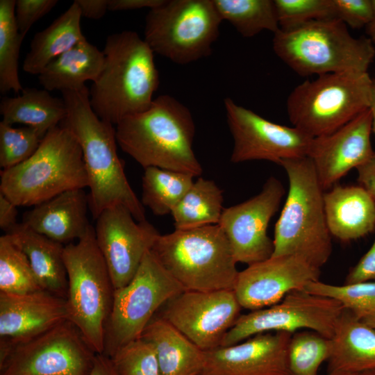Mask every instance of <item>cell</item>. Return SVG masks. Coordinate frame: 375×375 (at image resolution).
<instances>
[{
	"mask_svg": "<svg viewBox=\"0 0 375 375\" xmlns=\"http://www.w3.org/2000/svg\"><path fill=\"white\" fill-rule=\"evenodd\" d=\"M67 116L61 125L69 129L81 147L94 219L107 208L125 206L138 221L146 219L144 207L131 188L117 151L113 124L99 118L90 102V90L62 91Z\"/></svg>",
	"mask_w": 375,
	"mask_h": 375,
	"instance_id": "1",
	"label": "cell"
},
{
	"mask_svg": "<svg viewBox=\"0 0 375 375\" xmlns=\"http://www.w3.org/2000/svg\"><path fill=\"white\" fill-rule=\"evenodd\" d=\"M115 130L121 149L144 169L154 167L194 177L202 174L193 150L192 115L176 98L157 97L147 110L123 118Z\"/></svg>",
	"mask_w": 375,
	"mask_h": 375,
	"instance_id": "2",
	"label": "cell"
},
{
	"mask_svg": "<svg viewBox=\"0 0 375 375\" xmlns=\"http://www.w3.org/2000/svg\"><path fill=\"white\" fill-rule=\"evenodd\" d=\"M103 68L90 90L96 115L117 125L151 105L160 83L153 52L139 34L123 31L107 37Z\"/></svg>",
	"mask_w": 375,
	"mask_h": 375,
	"instance_id": "3",
	"label": "cell"
},
{
	"mask_svg": "<svg viewBox=\"0 0 375 375\" xmlns=\"http://www.w3.org/2000/svg\"><path fill=\"white\" fill-rule=\"evenodd\" d=\"M288 192L275 224L272 256L294 255L321 268L328 260L332 239L324 208V192L311 160H284Z\"/></svg>",
	"mask_w": 375,
	"mask_h": 375,
	"instance_id": "4",
	"label": "cell"
},
{
	"mask_svg": "<svg viewBox=\"0 0 375 375\" xmlns=\"http://www.w3.org/2000/svg\"><path fill=\"white\" fill-rule=\"evenodd\" d=\"M275 54L301 76L368 72L375 49L368 38H356L335 19L312 21L274 34Z\"/></svg>",
	"mask_w": 375,
	"mask_h": 375,
	"instance_id": "5",
	"label": "cell"
},
{
	"mask_svg": "<svg viewBox=\"0 0 375 375\" xmlns=\"http://www.w3.org/2000/svg\"><path fill=\"white\" fill-rule=\"evenodd\" d=\"M0 192L17 206H35L62 192L88 187L78 140L60 124L24 162L1 171Z\"/></svg>",
	"mask_w": 375,
	"mask_h": 375,
	"instance_id": "6",
	"label": "cell"
},
{
	"mask_svg": "<svg viewBox=\"0 0 375 375\" xmlns=\"http://www.w3.org/2000/svg\"><path fill=\"white\" fill-rule=\"evenodd\" d=\"M151 251L185 290L234 288L238 262L219 224L160 235Z\"/></svg>",
	"mask_w": 375,
	"mask_h": 375,
	"instance_id": "7",
	"label": "cell"
},
{
	"mask_svg": "<svg viewBox=\"0 0 375 375\" xmlns=\"http://www.w3.org/2000/svg\"><path fill=\"white\" fill-rule=\"evenodd\" d=\"M64 260L68 319L97 354L103 353L106 326L115 289L93 226L76 242L65 245Z\"/></svg>",
	"mask_w": 375,
	"mask_h": 375,
	"instance_id": "8",
	"label": "cell"
},
{
	"mask_svg": "<svg viewBox=\"0 0 375 375\" xmlns=\"http://www.w3.org/2000/svg\"><path fill=\"white\" fill-rule=\"evenodd\" d=\"M372 82L368 72H353L305 81L287 98L290 122L312 138L331 133L369 108Z\"/></svg>",
	"mask_w": 375,
	"mask_h": 375,
	"instance_id": "9",
	"label": "cell"
},
{
	"mask_svg": "<svg viewBox=\"0 0 375 375\" xmlns=\"http://www.w3.org/2000/svg\"><path fill=\"white\" fill-rule=\"evenodd\" d=\"M222 21L213 0H164L147 13L144 40L153 53L188 65L211 54Z\"/></svg>",
	"mask_w": 375,
	"mask_h": 375,
	"instance_id": "10",
	"label": "cell"
},
{
	"mask_svg": "<svg viewBox=\"0 0 375 375\" xmlns=\"http://www.w3.org/2000/svg\"><path fill=\"white\" fill-rule=\"evenodd\" d=\"M185 290L152 251H147L131 281L114 290L103 354L110 357L119 347L139 339L156 312Z\"/></svg>",
	"mask_w": 375,
	"mask_h": 375,
	"instance_id": "11",
	"label": "cell"
},
{
	"mask_svg": "<svg viewBox=\"0 0 375 375\" xmlns=\"http://www.w3.org/2000/svg\"><path fill=\"white\" fill-rule=\"evenodd\" d=\"M96 355L67 319L24 342L0 338V375H89Z\"/></svg>",
	"mask_w": 375,
	"mask_h": 375,
	"instance_id": "12",
	"label": "cell"
},
{
	"mask_svg": "<svg viewBox=\"0 0 375 375\" xmlns=\"http://www.w3.org/2000/svg\"><path fill=\"white\" fill-rule=\"evenodd\" d=\"M344 309L334 299L304 290H294L274 305L241 315L221 346H231L259 333L284 331L293 334L302 328L331 338Z\"/></svg>",
	"mask_w": 375,
	"mask_h": 375,
	"instance_id": "13",
	"label": "cell"
},
{
	"mask_svg": "<svg viewBox=\"0 0 375 375\" xmlns=\"http://www.w3.org/2000/svg\"><path fill=\"white\" fill-rule=\"evenodd\" d=\"M224 105L233 139L232 162L263 160L280 165L284 160L308 156L313 138L307 133L272 122L229 97Z\"/></svg>",
	"mask_w": 375,
	"mask_h": 375,
	"instance_id": "14",
	"label": "cell"
},
{
	"mask_svg": "<svg viewBox=\"0 0 375 375\" xmlns=\"http://www.w3.org/2000/svg\"><path fill=\"white\" fill-rule=\"evenodd\" d=\"M241 308L233 290H185L160 308L159 317L206 351L221 346Z\"/></svg>",
	"mask_w": 375,
	"mask_h": 375,
	"instance_id": "15",
	"label": "cell"
},
{
	"mask_svg": "<svg viewBox=\"0 0 375 375\" xmlns=\"http://www.w3.org/2000/svg\"><path fill=\"white\" fill-rule=\"evenodd\" d=\"M94 228L98 247L109 270L114 289L128 284L144 256L160 235L147 219L138 222L125 206L106 208Z\"/></svg>",
	"mask_w": 375,
	"mask_h": 375,
	"instance_id": "16",
	"label": "cell"
},
{
	"mask_svg": "<svg viewBox=\"0 0 375 375\" xmlns=\"http://www.w3.org/2000/svg\"><path fill=\"white\" fill-rule=\"evenodd\" d=\"M285 193L281 182L270 176L258 194L224 208L218 224L228 240L237 262L250 265L272 257L274 243L267 235V227Z\"/></svg>",
	"mask_w": 375,
	"mask_h": 375,
	"instance_id": "17",
	"label": "cell"
},
{
	"mask_svg": "<svg viewBox=\"0 0 375 375\" xmlns=\"http://www.w3.org/2000/svg\"><path fill=\"white\" fill-rule=\"evenodd\" d=\"M319 276L320 269L301 257L272 256L239 272L233 291L242 308L255 310L278 303L292 291L304 290Z\"/></svg>",
	"mask_w": 375,
	"mask_h": 375,
	"instance_id": "18",
	"label": "cell"
},
{
	"mask_svg": "<svg viewBox=\"0 0 375 375\" xmlns=\"http://www.w3.org/2000/svg\"><path fill=\"white\" fill-rule=\"evenodd\" d=\"M372 131L368 108L334 132L313 138L308 157L324 190L374 156Z\"/></svg>",
	"mask_w": 375,
	"mask_h": 375,
	"instance_id": "19",
	"label": "cell"
},
{
	"mask_svg": "<svg viewBox=\"0 0 375 375\" xmlns=\"http://www.w3.org/2000/svg\"><path fill=\"white\" fill-rule=\"evenodd\" d=\"M292 335L262 333L243 342L206 351L200 375H291L288 349Z\"/></svg>",
	"mask_w": 375,
	"mask_h": 375,
	"instance_id": "20",
	"label": "cell"
},
{
	"mask_svg": "<svg viewBox=\"0 0 375 375\" xmlns=\"http://www.w3.org/2000/svg\"><path fill=\"white\" fill-rule=\"evenodd\" d=\"M68 319L66 299L41 290L0 292V338L12 343L31 339Z\"/></svg>",
	"mask_w": 375,
	"mask_h": 375,
	"instance_id": "21",
	"label": "cell"
},
{
	"mask_svg": "<svg viewBox=\"0 0 375 375\" xmlns=\"http://www.w3.org/2000/svg\"><path fill=\"white\" fill-rule=\"evenodd\" d=\"M89 196L83 189L62 192L24 213L22 224L62 244L85 236L92 226L88 220Z\"/></svg>",
	"mask_w": 375,
	"mask_h": 375,
	"instance_id": "22",
	"label": "cell"
},
{
	"mask_svg": "<svg viewBox=\"0 0 375 375\" xmlns=\"http://www.w3.org/2000/svg\"><path fill=\"white\" fill-rule=\"evenodd\" d=\"M324 199L332 236L347 242L375 231V200L360 185H334Z\"/></svg>",
	"mask_w": 375,
	"mask_h": 375,
	"instance_id": "23",
	"label": "cell"
},
{
	"mask_svg": "<svg viewBox=\"0 0 375 375\" xmlns=\"http://www.w3.org/2000/svg\"><path fill=\"white\" fill-rule=\"evenodd\" d=\"M330 340L328 373L375 370V329L354 312L344 309Z\"/></svg>",
	"mask_w": 375,
	"mask_h": 375,
	"instance_id": "24",
	"label": "cell"
},
{
	"mask_svg": "<svg viewBox=\"0 0 375 375\" xmlns=\"http://www.w3.org/2000/svg\"><path fill=\"white\" fill-rule=\"evenodd\" d=\"M140 338L153 347L161 375L201 374L205 351L162 317H153Z\"/></svg>",
	"mask_w": 375,
	"mask_h": 375,
	"instance_id": "25",
	"label": "cell"
},
{
	"mask_svg": "<svg viewBox=\"0 0 375 375\" xmlns=\"http://www.w3.org/2000/svg\"><path fill=\"white\" fill-rule=\"evenodd\" d=\"M7 235L27 256L42 290L66 299L65 245L19 223Z\"/></svg>",
	"mask_w": 375,
	"mask_h": 375,
	"instance_id": "26",
	"label": "cell"
},
{
	"mask_svg": "<svg viewBox=\"0 0 375 375\" xmlns=\"http://www.w3.org/2000/svg\"><path fill=\"white\" fill-rule=\"evenodd\" d=\"M104 62L103 51L85 38L53 60L38 76V80L49 92L79 90L86 81L98 78Z\"/></svg>",
	"mask_w": 375,
	"mask_h": 375,
	"instance_id": "27",
	"label": "cell"
},
{
	"mask_svg": "<svg viewBox=\"0 0 375 375\" xmlns=\"http://www.w3.org/2000/svg\"><path fill=\"white\" fill-rule=\"evenodd\" d=\"M81 12L74 1L45 29L37 33L23 62V70L39 75L56 58L85 39L81 27Z\"/></svg>",
	"mask_w": 375,
	"mask_h": 375,
	"instance_id": "28",
	"label": "cell"
},
{
	"mask_svg": "<svg viewBox=\"0 0 375 375\" xmlns=\"http://www.w3.org/2000/svg\"><path fill=\"white\" fill-rule=\"evenodd\" d=\"M0 113L4 123L33 127L45 136L66 118L67 107L62 99L44 89L27 88L17 97L3 98Z\"/></svg>",
	"mask_w": 375,
	"mask_h": 375,
	"instance_id": "29",
	"label": "cell"
},
{
	"mask_svg": "<svg viewBox=\"0 0 375 375\" xmlns=\"http://www.w3.org/2000/svg\"><path fill=\"white\" fill-rule=\"evenodd\" d=\"M223 191L212 180L199 177L173 209L175 230L218 224L224 210Z\"/></svg>",
	"mask_w": 375,
	"mask_h": 375,
	"instance_id": "30",
	"label": "cell"
},
{
	"mask_svg": "<svg viewBox=\"0 0 375 375\" xmlns=\"http://www.w3.org/2000/svg\"><path fill=\"white\" fill-rule=\"evenodd\" d=\"M191 174L150 167L142 178L141 203L156 215L171 214L192 185Z\"/></svg>",
	"mask_w": 375,
	"mask_h": 375,
	"instance_id": "31",
	"label": "cell"
},
{
	"mask_svg": "<svg viewBox=\"0 0 375 375\" xmlns=\"http://www.w3.org/2000/svg\"><path fill=\"white\" fill-rule=\"evenodd\" d=\"M222 20L228 21L244 38L262 31L279 29L274 0H213Z\"/></svg>",
	"mask_w": 375,
	"mask_h": 375,
	"instance_id": "32",
	"label": "cell"
},
{
	"mask_svg": "<svg viewBox=\"0 0 375 375\" xmlns=\"http://www.w3.org/2000/svg\"><path fill=\"white\" fill-rule=\"evenodd\" d=\"M15 0L0 1V92L23 91L18 74V60L24 38L15 19Z\"/></svg>",
	"mask_w": 375,
	"mask_h": 375,
	"instance_id": "33",
	"label": "cell"
},
{
	"mask_svg": "<svg viewBox=\"0 0 375 375\" xmlns=\"http://www.w3.org/2000/svg\"><path fill=\"white\" fill-rule=\"evenodd\" d=\"M42 290L25 253L7 234L0 237V292L22 294Z\"/></svg>",
	"mask_w": 375,
	"mask_h": 375,
	"instance_id": "34",
	"label": "cell"
},
{
	"mask_svg": "<svg viewBox=\"0 0 375 375\" xmlns=\"http://www.w3.org/2000/svg\"><path fill=\"white\" fill-rule=\"evenodd\" d=\"M330 353V338L310 330L294 333L288 349L291 375H318L320 365L328 360Z\"/></svg>",
	"mask_w": 375,
	"mask_h": 375,
	"instance_id": "35",
	"label": "cell"
},
{
	"mask_svg": "<svg viewBox=\"0 0 375 375\" xmlns=\"http://www.w3.org/2000/svg\"><path fill=\"white\" fill-rule=\"evenodd\" d=\"M304 290L338 301L344 309L360 315L375 310V281L335 285L319 280L310 283Z\"/></svg>",
	"mask_w": 375,
	"mask_h": 375,
	"instance_id": "36",
	"label": "cell"
},
{
	"mask_svg": "<svg viewBox=\"0 0 375 375\" xmlns=\"http://www.w3.org/2000/svg\"><path fill=\"white\" fill-rule=\"evenodd\" d=\"M43 136L30 126L14 127L0 122V167L12 168L28 159L38 149Z\"/></svg>",
	"mask_w": 375,
	"mask_h": 375,
	"instance_id": "37",
	"label": "cell"
},
{
	"mask_svg": "<svg viewBox=\"0 0 375 375\" xmlns=\"http://www.w3.org/2000/svg\"><path fill=\"white\" fill-rule=\"evenodd\" d=\"M109 358L119 375H161L153 347L140 338L119 347Z\"/></svg>",
	"mask_w": 375,
	"mask_h": 375,
	"instance_id": "38",
	"label": "cell"
},
{
	"mask_svg": "<svg viewBox=\"0 0 375 375\" xmlns=\"http://www.w3.org/2000/svg\"><path fill=\"white\" fill-rule=\"evenodd\" d=\"M280 29L333 18L331 0H274Z\"/></svg>",
	"mask_w": 375,
	"mask_h": 375,
	"instance_id": "39",
	"label": "cell"
},
{
	"mask_svg": "<svg viewBox=\"0 0 375 375\" xmlns=\"http://www.w3.org/2000/svg\"><path fill=\"white\" fill-rule=\"evenodd\" d=\"M333 18L352 28L367 26L372 16V0H331Z\"/></svg>",
	"mask_w": 375,
	"mask_h": 375,
	"instance_id": "40",
	"label": "cell"
},
{
	"mask_svg": "<svg viewBox=\"0 0 375 375\" xmlns=\"http://www.w3.org/2000/svg\"><path fill=\"white\" fill-rule=\"evenodd\" d=\"M57 0H17L15 15L20 35L24 38L33 24L49 13Z\"/></svg>",
	"mask_w": 375,
	"mask_h": 375,
	"instance_id": "41",
	"label": "cell"
},
{
	"mask_svg": "<svg viewBox=\"0 0 375 375\" xmlns=\"http://www.w3.org/2000/svg\"><path fill=\"white\" fill-rule=\"evenodd\" d=\"M375 281V239L365 255L349 271L346 283Z\"/></svg>",
	"mask_w": 375,
	"mask_h": 375,
	"instance_id": "42",
	"label": "cell"
},
{
	"mask_svg": "<svg viewBox=\"0 0 375 375\" xmlns=\"http://www.w3.org/2000/svg\"><path fill=\"white\" fill-rule=\"evenodd\" d=\"M17 206L0 192V228L5 234L11 231L19 223L17 222Z\"/></svg>",
	"mask_w": 375,
	"mask_h": 375,
	"instance_id": "43",
	"label": "cell"
},
{
	"mask_svg": "<svg viewBox=\"0 0 375 375\" xmlns=\"http://www.w3.org/2000/svg\"><path fill=\"white\" fill-rule=\"evenodd\" d=\"M356 169L360 186L375 200V154Z\"/></svg>",
	"mask_w": 375,
	"mask_h": 375,
	"instance_id": "44",
	"label": "cell"
},
{
	"mask_svg": "<svg viewBox=\"0 0 375 375\" xmlns=\"http://www.w3.org/2000/svg\"><path fill=\"white\" fill-rule=\"evenodd\" d=\"M109 0H76L82 17L91 19H99L108 10Z\"/></svg>",
	"mask_w": 375,
	"mask_h": 375,
	"instance_id": "45",
	"label": "cell"
},
{
	"mask_svg": "<svg viewBox=\"0 0 375 375\" xmlns=\"http://www.w3.org/2000/svg\"><path fill=\"white\" fill-rule=\"evenodd\" d=\"M164 0H109L108 10L123 11L142 8L149 10L160 5Z\"/></svg>",
	"mask_w": 375,
	"mask_h": 375,
	"instance_id": "46",
	"label": "cell"
},
{
	"mask_svg": "<svg viewBox=\"0 0 375 375\" xmlns=\"http://www.w3.org/2000/svg\"><path fill=\"white\" fill-rule=\"evenodd\" d=\"M89 375H119L110 360L103 353H97Z\"/></svg>",
	"mask_w": 375,
	"mask_h": 375,
	"instance_id": "47",
	"label": "cell"
},
{
	"mask_svg": "<svg viewBox=\"0 0 375 375\" xmlns=\"http://www.w3.org/2000/svg\"><path fill=\"white\" fill-rule=\"evenodd\" d=\"M372 16L370 22L366 26L368 38L372 42L375 44V0H372Z\"/></svg>",
	"mask_w": 375,
	"mask_h": 375,
	"instance_id": "48",
	"label": "cell"
},
{
	"mask_svg": "<svg viewBox=\"0 0 375 375\" xmlns=\"http://www.w3.org/2000/svg\"><path fill=\"white\" fill-rule=\"evenodd\" d=\"M369 109L372 116V131L375 134V80L373 79Z\"/></svg>",
	"mask_w": 375,
	"mask_h": 375,
	"instance_id": "49",
	"label": "cell"
},
{
	"mask_svg": "<svg viewBox=\"0 0 375 375\" xmlns=\"http://www.w3.org/2000/svg\"><path fill=\"white\" fill-rule=\"evenodd\" d=\"M356 315L362 322L375 329V310Z\"/></svg>",
	"mask_w": 375,
	"mask_h": 375,
	"instance_id": "50",
	"label": "cell"
},
{
	"mask_svg": "<svg viewBox=\"0 0 375 375\" xmlns=\"http://www.w3.org/2000/svg\"><path fill=\"white\" fill-rule=\"evenodd\" d=\"M328 375H375V370L358 372H331Z\"/></svg>",
	"mask_w": 375,
	"mask_h": 375,
	"instance_id": "51",
	"label": "cell"
}]
</instances>
